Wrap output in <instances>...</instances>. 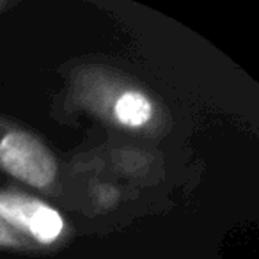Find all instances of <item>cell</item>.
<instances>
[{
	"instance_id": "1",
	"label": "cell",
	"mask_w": 259,
	"mask_h": 259,
	"mask_svg": "<svg viewBox=\"0 0 259 259\" xmlns=\"http://www.w3.org/2000/svg\"><path fill=\"white\" fill-rule=\"evenodd\" d=\"M66 105L107 128L142 139H162L172 126L158 94L107 64L75 66L68 73Z\"/></svg>"
},
{
	"instance_id": "2",
	"label": "cell",
	"mask_w": 259,
	"mask_h": 259,
	"mask_svg": "<svg viewBox=\"0 0 259 259\" xmlns=\"http://www.w3.org/2000/svg\"><path fill=\"white\" fill-rule=\"evenodd\" d=\"M0 172L37 190L52 192L57 185L59 163L43 139L0 115Z\"/></svg>"
},
{
	"instance_id": "3",
	"label": "cell",
	"mask_w": 259,
	"mask_h": 259,
	"mask_svg": "<svg viewBox=\"0 0 259 259\" xmlns=\"http://www.w3.org/2000/svg\"><path fill=\"white\" fill-rule=\"evenodd\" d=\"M0 219L39 248L59 245L69 234V226L59 209L15 187L0 188Z\"/></svg>"
},
{
	"instance_id": "4",
	"label": "cell",
	"mask_w": 259,
	"mask_h": 259,
	"mask_svg": "<svg viewBox=\"0 0 259 259\" xmlns=\"http://www.w3.org/2000/svg\"><path fill=\"white\" fill-rule=\"evenodd\" d=\"M0 248H9V250H20V252H36L39 247L29 241L25 236L16 233L11 226L0 219Z\"/></svg>"
},
{
	"instance_id": "5",
	"label": "cell",
	"mask_w": 259,
	"mask_h": 259,
	"mask_svg": "<svg viewBox=\"0 0 259 259\" xmlns=\"http://www.w3.org/2000/svg\"><path fill=\"white\" fill-rule=\"evenodd\" d=\"M8 8H11V4H9V2H2V0H0V13L6 11Z\"/></svg>"
}]
</instances>
